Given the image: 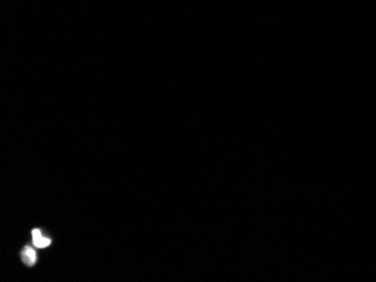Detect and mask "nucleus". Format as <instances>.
<instances>
[{
	"instance_id": "obj_1",
	"label": "nucleus",
	"mask_w": 376,
	"mask_h": 282,
	"mask_svg": "<svg viewBox=\"0 0 376 282\" xmlns=\"http://www.w3.org/2000/svg\"><path fill=\"white\" fill-rule=\"evenodd\" d=\"M32 240H33L34 246L38 247V249L47 247L51 244L50 238L43 235V233L40 231V229H33V231H32Z\"/></svg>"
},
{
	"instance_id": "obj_2",
	"label": "nucleus",
	"mask_w": 376,
	"mask_h": 282,
	"mask_svg": "<svg viewBox=\"0 0 376 282\" xmlns=\"http://www.w3.org/2000/svg\"><path fill=\"white\" fill-rule=\"evenodd\" d=\"M21 260L24 264L28 267H32L36 262V252L32 246H25L23 252H21Z\"/></svg>"
}]
</instances>
